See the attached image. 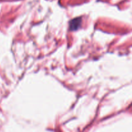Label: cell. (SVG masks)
Segmentation results:
<instances>
[{"instance_id": "1", "label": "cell", "mask_w": 132, "mask_h": 132, "mask_svg": "<svg viewBox=\"0 0 132 132\" xmlns=\"http://www.w3.org/2000/svg\"><path fill=\"white\" fill-rule=\"evenodd\" d=\"M81 18H77L73 19V20L70 22V30H76L77 28H79L80 24L81 23Z\"/></svg>"}]
</instances>
